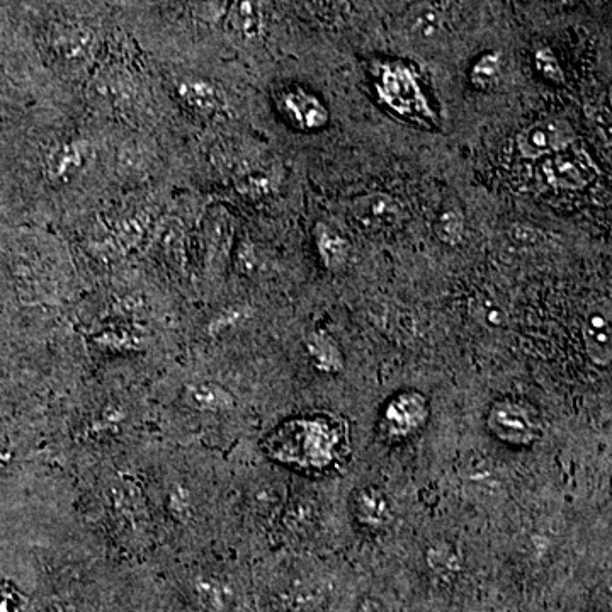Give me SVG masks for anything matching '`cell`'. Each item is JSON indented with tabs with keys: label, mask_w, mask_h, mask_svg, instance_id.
I'll use <instances>...</instances> for the list:
<instances>
[{
	"label": "cell",
	"mask_w": 612,
	"mask_h": 612,
	"mask_svg": "<svg viewBox=\"0 0 612 612\" xmlns=\"http://www.w3.org/2000/svg\"><path fill=\"white\" fill-rule=\"evenodd\" d=\"M346 432L329 417L288 420L267 439V453L286 465L320 471L334 465Z\"/></svg>",
	"instance_id": "obj_1"
},
{
	"label": "cell",
	"mask_w": 612,
	"mask_h": 612,
	"mask_svg": "<svg viewBox=\"0 0 612 612\" xmlns=\"http://www.w3.org/2000/svg\"><path fill=\"white\" fill-rule=\"evenodd\" d=\"M487 427L495 439L514 448H527L541 437L543 420L533 403L519 397H502L488 410Z\"/></svg>",
	"instance_id": "obj_2"
},
{
	"label": "cell",
	"mask_w": 612,
	"mask_h": 612,
	"mask_svg": "<svg viewBox=\"0 0 612 612\" xmlns=\"http://www.w3.org/2000/svg\"><path fill=\"white\" fill-rule=\"evenodd\" d=\"M517 150L527 160H544L577 143V131L567 118L546 116L517 135Z\"/></svg>",
	"instance_id": "obj_3"
},
{
	"label": "cell",
	"mask_w": 612,
	"mask_h": 612,
	"mask_svg": "<svg viewBox=\"0 0 612 612\" xmlns=\"http://www.w3.org/2000/svg\"><path fill=\"white\" fill-rule=\"evenodd\" d=\"M541 162L544 179L556 191H582L599 174L589 153L575 145Z\"/></svg>",
	"instance_id": "obj_4"
},
{
	"label": "cell",
	"mask_w": 612,
	"mask_h": 612,
	"mask_svg": "<svg viewBox=\"0 0 612 612\" xmlns=\"http://www.w3.org/2000/svg\"><path fill=\"white\" fill-rule=\"evenodd\" d=\"M429 420V402L420 391L408 390L390 398L381 414L386 436L405 441L419 434Z\"/></svg>",
	"instance_id": "obj_5"
},
{
	"label": "cell",
	"mask_w": 612,
	"mask_h": 612,
	"mask_svg": "<svg viewBox=\"0 0 612 612\" xmlns=\"http://www.w3.org/2000/svg\"><path fill=\"white\" fill-rule=\"evenodd\" d=\"M349 213L359 227L374 232L393 230L402 223V204L391 194L376 193L357 196L349 203Z\"/></svg>",
	"instance_id": "obj_6"
},
{
	"label": "cell",
	"mask_w": 612,
	"mask_h": 612,
	"mask_svg": "<svg viewBox=\"0 0 612 612\" xmlns=\"http://www.w3.org/2000/svg\"><path fill=\"white\" fill-rule=\"evenodd\" d=\"M278 104L284 118L298 130H322L329 123V109L322 99L301 87H289L281 92Z\"/></svg>",
	"instance_id": "obj_7"
},
{
	"label": "cell",
	"mask_w": 612,
	"mask_h": 612,
	"mask_svg": "<svg viewBox=\"0 0 612 612\" xmlns=\"http://www.w3.org/2000/svg\"><path fill=\"white\" fill-rule=\"evenodd\" d=\"M582 337L587 356L592 363L607 368L612 359V329H611V308L599 306L587 313L584 327H582Z\"/></svg>",
	"instance_id": "obj_8"
},
{
	"label": "cell",
	"mask_w": 612,
	"mask_h": 612,
	"mask_svg": "<svg viewBox=\"0 0 612 612\" xmlns=\"http://www.w3.org/2000/svg\"><path fill=\"white\" fill-rule=\"evenodd\" d=\"M407 31L415 41L429 43L444 33L448 26V12L437 2H424L412 7L405 21Z\"/></svg>",
	"instance_id": "obj_9"
},
{
	"label": "cell",
	"mask_w": 612,
	"mask_h": 612,
	"mask_svg": "<svg viewBox=\"0 0 612 612\" xmlns=\"http://www.w3.org/2000/svg\"><path fill=\"white\" fill-rule=\"evenodd\" d=\"M354 514L359 524L369 529H383L393 517L391 502L383 490L364 487L354 497Z\"/></svg>",
	"instance_id": "obj_10"
},
{
	"label": "cell",
	"mask_w": 612,
	"mask_h": 612,
	"mask_svg": "<svg viewBox=\"0 0 612 612\" xmlns=\"http://www.w3.org/2000/svg\"><path fill=\"white\" fill-rule=\"evenodd\" d=\"M182 101L199 113L216 114L228 108L227 96L210 80L186 79L177 85Z\"/></svg>",
	"instance_id": "obj_11"
},
{
	"label": "cell",
	"mask_w": 612,
	"mask_h": 612,
	"mask_svg": "<svg viewBox=\"0 0 612 612\" xmlns=\"http://www.w3.org/2000/svg\"><path fill=\"white\" fill-rule=\"evenodd\" d=\"M264 0H230L227 19L233 33L245 40H257L264 29Z\"/></svg>",
	"instance_id": "obj_12"
},
{
	"label": "cell",
	"mask_w": 612,
	"mask_h": 612,
	"mask_svg": "<svg viewBox=\"0 0 612 612\" xmlns=\"http://www.w3.org/2000/svg\"><path fill=\"white\" fill-rule=\"evenodd\" d=\"M87 155H89V148L85 143H60L51 150L46 159V174L53 181H67L84 167Z\"/></svg>",
	"instance_id": "obj_13"
},
{
	"label": "cell",
	"mask_w": 612,
	"mask_h": 612,
	"mask_svg": "<svg viewBox=\"0 0 612 612\" xmlns=\"http://www.w3.org/2000/svg\"><path fill=\"white\" fill-rule=\"evenodd\" d=\"M313 233H315L318 257L323 266L334 272L346 269L351 259V247L346 238L325 223H317Z\"/></svg>",
	"instance_id": "obj_14"
},
{
	"label": "cell",
	"mask_w": 612,
	"mask_h": 612,
	"mask_svg": "<svg viewBox=\"0 0 612 612\" xmlns=\"http://www.w3.org/2000/svg\"><path fill=\"white\" fill-rule=\"evenodd\" d=\"M306 351H308L312 363L315 364V368L322 373L335 374L344 368V356H342L340 347L325 332L318 330V332L308 335Z\"/></svg>",
	"instance_id": "obj_15"
},
{
	"label": "cell",
	"mask_w": 612,
	"mask_h": 612,
	"mask_svg": "<svg viewBox=\"0 0 612 612\" xmlns=\"http://www.w3.org/2000/svg\"><path fill=\"white\" fill-rule=\"evenodd\" d=\"M425 563L436 577L444 582H453L463 570V558L459 555L456 544L448 541H436L425 550Z\"/></svg>",
	"instance_id": "obj_16"
},
{
	"label": "cell",
	"mask_w": 612,
	"mask_h": 612,
	"mask_svg": "<svg viewBox=\"0 0 612 612\" xmlns=\"http://www.w3.org/2000/svg\"><path fill=\"white\" fill-rule=\"evenodd\" d=\"M186 397L194 408L203 410V412H225L235 407V398L232 393L211 381L194 383L189 386Z\"/></svg>",
	"instance_id": "obj_17"
},
{
	"label": "cell",
	"mask_w": 612,
	"mask_h": 612,
	"mask_svg": "<svg viewBox=\"0 0 612 612\" xmlns=\"http://www.w3.org/2000/svg\"><path fill=\"white\" fill-rule=\"evenodd\" d=\"M436 237L442 244L456 245L465 240L466 218L465 211L461 210L458 203H448L437 213L436 220L432 223Z\"/></svg>",
	"instance_id": "obj_18"
},
{
	"label": "cell",
	"mask_w": 612,
	"mask_h": 612,
	"mask_svg": "<svg viewBox=\"0 0 612 612\" xmlns=\"http://www.w3.org/2000/svg\"><path fill=\"white\" fill-rule=\"evenodd\" d=\"M504 70V60L500 51H487L476 58L471 65L470 82L478 91H488L499 84Z\"/></svg>",
	"instance_id": "obj_19"
},
{
	"label": "cell",
	"mask_w": 612,
	"mask_h": 612,
	"mask_svg": "<svg viewBox=\"0 0 612 612\" xmlns=\"http://www.w3.org/2000/svg\"><path fill=\"white\" fill-rule=\"evenodd\" d=\"M92 36L89 31L80 28H68L58 31L55 36V48L58 53L67 57L68 60H79L85 58L91 51Z\"/></svg>",
	"instance_id": "obj_20"
},
{
	"label": "cell",
	"mask_w": 612,
	"mask_h": 612,
	"mask_svg": "<svg viewBox=\"0 0 612 612\" xmlns=\"http://www.w3.org/2000/svg\"><path fill=\"white\" fill-rule=\"evenodd\" d=\"M534 67L546 82L553 85H563L567 82L565 70L561 67L560 58L556 57L555 50L550 46L539 45L534 48Z\"/></svg>",
	"instance_id": "obj_21"
},
{
	"label": "cell",
	"mask_w": 612,
	"mask_h": 612,
	"mask_svg": "<svg viewBox=\"0 0 612 612\" xmlns=\"http://www.w3.org/2000/svg\"><path fill=\"white\" fill-rule=\"evenodd\" d=\"M230 0H191L193 14L201 23L215 26L227 16Z\"/></svg>",
	"instance_id": "obj_22"
},
{
	"label": "cell",
	"mask_w": 612,
	"mask_h": 612,
	"mask_svg": "<svg viewBox=\"0 0 612 612\" xmlns=\"http://www.w3.org/2000/svg\"><path fill=\"white\" fill-rule=\"evenodd\" d=\"M507 235L512 242H516L517 245H526V247L539 245L546 237L541 228L529 225V223H512L507 228Z\"/></svg>",
	"instance_id": "obj_23"
},
{
	"label": "cell",
	"mask_w": 612,
	"mask_h": 612,
	"mask_svg": "<svg viewBox=\"0 0 612 612\" xmlns=\"http://www.w3.org/2000/svg\"><path fill=\"white\" fill-rule=\"evenodd\" d=\"M476 313L482 317L483 323L492 325V327H502L505 320L504 310L488 300H480Z\"/></svg>",
	"instance_id": "obj_24"
},
{
	"label": "cell",
	"mask_w": 612,
	"mask_h": 612,
	"mask_svg": "<svg viewBox=\"0 0 612 612\" xmlns=\"http://www.w3.org/2000/svg\"><path fill=\"white\" fill-rule=\"evenodd\" d=\"M322 16L339 17L346 14V0H312Z\"/></svg>",
	"instance_id": "obj_25"
},
{
	"label": "cell",
	"mask_w": 612,
	"mask_h": 612,
	"mask_svg": "<svg viewBox=\"0 0 612 612\" xmlns=\"http://www.w3.org/2000/svg\"><path fill=\"white\" fill-rule=\"evenodd\" d=\"M356 612H381V607L378 602L373 601V599H364L359 607H357Z\"/></svg>",
	"instance_id": "obj_26"
},
{
	"label": "cell",
	"mask_w": 612,
	"mask_h": 612,
	"mask_svg": "<svg viewBox=\"0 0 612 612\" xmlns=\"http://www.w3.org/2000/svg\"><path fill=\"white\" fill-rule=\"evenodd\" d=\"M551 2H556L560 6H573V4H577L580 0H551Z\"/></svg>",
	"instance_id": "obj_27"
},
{
	"label": "cell",
	"mask_w": 612,
	"mask_h": 612,
	"mask_svg": "<svg viewBox=\"0 0 612 612\" xmlns=\"http://www.w3.org/2000/svg\"><path fill=\"white\" fill-rule=\"evenodd\" d=\"M514 2H529V0H514Z\"/></svg>",
	"instance_id": "obj_28"
}]
</instances>
